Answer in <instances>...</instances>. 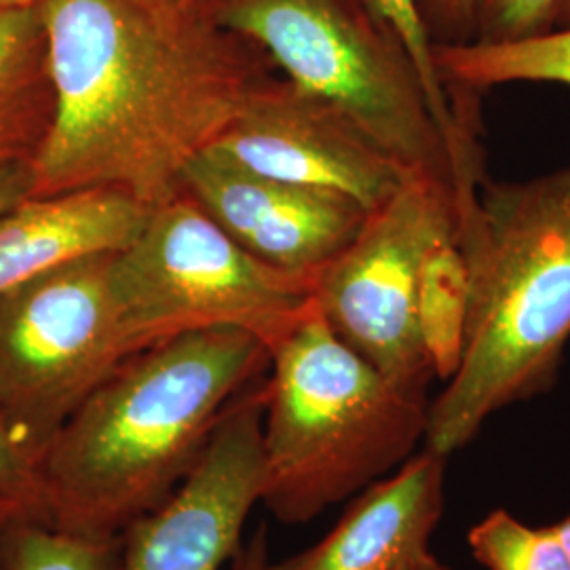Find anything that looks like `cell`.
Segmentation results:
<instances>
[{
	"mask_svg": "<svg viewBox=\"0 0 570 570\" xmlns=\"http://www.w3.org/2000/svg\"><path fill=\"white\" fill-rule=\"evenodd\" d=\"M53 119L32 195L106 188L157 207L184 195L186 165L271 77L265 56L205 7L37 0Z\"/></svg>",
	"mask_w": 570,
	"mask_h": 570,
	"instance_id": "cell-1",
	"label": "cell"
},
{
	"mask_svg": "<svg viewBox=\"0 0 570 570\" xmlns=\"http://www.w3.org/2000/svg\"><path fill=\"white\" fill-rule=\"evenodd\" d=\"M553 527L558 530V534H560V539H562V543H564V548H567L570 556V513L567 518H562L560 522H556Z\"/></svg>",
	"mask_w": 570,
	"mask_h": 570,
	"instance_id": "cell-28",
	"label": "cell"
},
{
	"mask_svg": "<svg viewBox=\"0 0 570 570\" xmlns=\"http://www.w3.org/2000/svg\"><path fill=\"white\" fill-rule=\"evenodd\" d=\"M446 459L423 450L355 494L313 548L266 570H397L429 551L444 513Z\"/></svg>",
	"mask_w": 570,
	"mask_h": 570,
	"instance_id": "cell-12",
	"label": "cell"
},
{
	"mask_svg": "<svg viewBox=\"0 0 570 570\" xmlns=\"http://www.w3.org/2000/svg\"><path fill=\"white\" fill-rule=\"evenodd\" d=\"M148 212L106 188L26 197L0 214V292L81 258L121 252Z\"/></svg>",
	"mask_w": 570,
	"mask_h": 570,
	"instance_id": "cell-13",
	"label": "cell"
},
{
	"mask_svg": "<svg viewBox=\"0 0 570 570\" xmlns=\"http://www.w3.org/2000/svg\"><path fill=\"white\" fill-rule=\"evenodd\" d=\"M468 301V263L459 230L450 228L429 245L419 275V326L440 381H449L461 362Z\"/></svg>",
	"mask_w": 570,
	"mask_h": 570,
	"instance_id": "cell-16",
	"label": "cell"
},
{
	"mask_svg": "<svg viewBox=\"0 0 570 570\" xmlns=\"http://www.w3.org/2000/svg\"><path fill=\"white\" fill-rule=\"evenodd\" d=\"M51 119L53 89L37 4L0 9V165L32 164Z\"/></svg>",
	"mask_w": 570,
	"mask_h": 570,
	"instance_id": "cell-14",
	"label": "cell"
},
{
	"mask_svg": "<svg viewBox=\"0 0 570 570\" xmlns=\"http://www.w3.org/2000/svg\"><path fill=\"white\" fill-rule=\"evenodd\" d=\"M450 228H456V204L449 188L410 176L317 271L311 289L327 327L395 387L421 400L435 374L419 326V275L429 245Z\"/></svg>",
	"mask_w": 570,
	"mask_h": 570,
	"instance_id": "cell-8",
	"label": "cell"
},
{
	"mask_svg": "<svg viewBox=\"0 0 570 570\" xmlns=\"http://www.w3.org/2000/svg\"><path fill=\"white\" fill-rule=\"evenodd\" d=\"M397 570H452L450 567H446L444 562H440L431 551L428 553H423V556H419V558H414V560H410L407 564H404L402 569Z\"/></svg>",
	"mask_w": 570,
	"mask_h": 570,
	"instance_id": "cell-25",
	"label": "cell"
},
{
	"mask_svg": "<svg viewBox=\"0 0 570 570\" xmlns=\"http://www.w3.org/2000/svg\"><path fill=\"white\" fill-rule=\"evenodd\" d=\"M157 4H165V7H176V9H197V7H205L207 0H150Z\"/></svg>",
	"mask_w": 570,
	"mask_h": 570,
	"instance_id": "cell-27",
	"label": "cell"
},
{
	"mask_svg": "<svg viewBox=\"0 0 570 570\" xmlns=\"http://www.w3.org/2000/svg\"><path fill=\"white\" fill-rule=\"evenodd\" d=\"M468 546L487 570H570L569 551L553 524L530 527L503 508L469 529Z\"/></svg>",
	"mask_w": 570,
	"mask_h": 570,
	"instance_id": "cell-18",
	"label": "cell"
},
{
	"mask_svg": "<svg viewBox=\"0 0 570 570\" xmlns=\"http://www.w3.org/2000/svg\"><path fill=\"white\" fill-rule=\"evenodd\" d=\"M207 150L265 178L343 193L367 214L416 176L285 79H268Z\"/></svg>",
	"mask_w": 570,
	"mask_h": 570,
	"instance_id": "cell-10",
	"label": "cell"
},
{
	"mask_svg": "<svg viewBox=\"0 0 570 570\" xmlns=\"http://www.w3.org/2000/svg\"><path fill=\"white\" fill-rule=\"evenodd\" d=\"M112 284L142 348L205 327H237L271 351L313 303V279L266 265L188 195L150 207L112 254Z\"/></svg>",
	"mask_w": 570,
	"mask_h": 570,
	"instance_id": "cell-6",
	"label": "cell"
},
{
	"mask_svg": "<svg viewBox=\"0 0 570 570\" xmlns=\"http://www.w3.org/2000/svg\"><path fill=\"white\" fill-rule=\"evenodd\" d=\"M9 518L0 510V570H4V529Z\"/></svg>",
	"mask_w": 570,
	"mask_h": 570,
	"instance_id": "cell-29",
	"label": "cell"
},
{
	"mask_svg": "<svg viewBox=\"0 0 570 570\" xmlns=\"http://www.w3.org/2000/svg\"><path fill=\"white\" fill-rule=\"evenodd\" d=\"M0 510L11 520L45 522L41 487L35 463L11 440L0 419Z\"/></svg>",
	"mask_w": 570,
	"mask_h": 570,
	"instance_id": "cell-20",
	"label": "cell"
},
{
	"mask_svg": "<svg viewBox=\"0 0 570 570\" xmlns=\"http://www.w3.org/2000/svg\"><path fill=\"white\" fill-rule=\"evenodd\" d=\"M140 351L112 284V254L0 292V419L16 446L37 463L70 414Z\"/></svg>",
	"mask_w": 570,
	"mask_h": 570,
	"instance_id": "cell-7",
	"label": "cell"
},
{
	"mask_svg": "<svg viewBox=\"0 0 570 570\" xmlns=\"http://www.w3.org/2000/svg\"><path fill=\"white\" fill-rule=\"evenodd\" d=\"M553 28H570V0H558L553 7L551 30Z\"/></svg>",
	"mask_w": 570,
	"mask_h": 570,
	"instance_id": "cell-26",
	"label": "cell"
},
{
	"mask_svg": "<svg viewBox=\"0 0 570 570\" xmlns=\"http://www.w3.org/2000/svg\"><path fill=\"white\" fill-rule=\"evenodd\" d=\"M32 4H37V0H0V9H21Z\"/></svg>",
	"mask_w": 570,
	"mask_h": 570,
	"instance_id": "cell-30",
	"label": "cell"
},
{
	"mask_svg": "<svg viewBox=\"0 0 570 570\" xmlns=\"http://www.w3.org/2000/svg\"><path fill=\"white\" fill-rule=\"evenodd\" d=\"M438 75L454 104L475 100L490 87L510 82H560L570 87V28L510 42L435 45Z\"/></svg>",
	"mask_w": 570,
	"mask_h": 570,
	"instance_id": "cell-15",
	"label": "cell"
},
{
	"mask_svg": "<svg viewBox=\"0 0 570 570\" xmlns=\"http://www.w3.org/2000/svg\"><path fill=\"white\" fill-rule=\"evenodd\" d=\"M32 186L35 180L30 161L0 165V214L30 197Z\"/></svg>",
	"mask_w": 570,
	"mask_h": 570,
	"instance_id": "cell-23",
	"label": "cell"
},
{
	"mask_svg": "<svg viewBox=\"0 0 570 570\" xmlns=\"http://www.w3.org/2000/svg\"><path fill=\"white\" fill-rule=\"evenodd\" d=\"M416 7L433 47L475 41L482 0H416Z\"/></svg>",
	"mask_w": 570,
	"mask_h": 570,
	"instance_id": "cell-22",
	"label": "cell"
},
{
	"mask_svg": "<svg viewBox=\"0 0 570 570\" xmlns=\"http://www.w3.org/2000/svg\"><path fill=\"white\" fill-rule=\"evenodd\" d=\"M183 190L252 256L308 279L353 242L367 218L343 193L265 178L212 150L186 165Z\"/></svg>",
	"mask_w": 570,
	"mask_h": 570,
	"instance_id": "cell-11",
	"label": "cell"
},
{
	"mask_svg": "<svg viewBox=\"0 0 570 570\" xmlns=\"http://www.w3.org/2000/svg\"><path fill=\"white\" fill-rule=\"evenodd\" d=\"M367 2L393 28L400 41L404 42L410 58L419 70V77L428 94L431 115L449 146L454 183H468L471 178H475L482 171L475 127L459 121V117L452 110L449 91L438 75V66L433 58V42L429 39L428 30L421 20L416 0H367Z\"/></svg>",
	"mask_w": 570,
	"mask_h": 570,
	"instance_id": "cell-17",
	"label": "cell"
},
{
	"mask_svg": "<svg viewBox=\"0 0 570 570\" xmlns=\"http://www.w3.org/2000/svg\"><path fill=\"white\" fill-rule=\"evenodd\" d=\"M268 355L261 503L279 522L315 520L425 442L428 400L351 351L313 303Z\"/></svg>",
	"mask_w": 570,
	"mask_h": 570,
	"instance_id": "cell-4",
	"label": "cell"
},
{
	"mask_svg": "<svg viewBox=\"0 0 570 570\" xmlns=\"http://www.w3.org/2000/svg\"><path fill=\"white\" fill-rule=\"evenodd\" d=\"M117 539H87L35 520H11L4 529V570H117Z\"/></svg>",
	"mask_w": 570,
	"mask_h": 570,
	"instance_id": "cell-19",
	"label": "cell"
},
{
	"mask_svg": "<svg viewBox=\"0 0 570 570\" xmlns=\"http://www.w3.org/2000/svg\"><path fill=\"white\" fill-rule=\"evenodd\" d=\"M266 374L228 406L178 490L119 534L117 570H223L263 494Z\"/></svg>",
	"mask_w": 570,
	"mask_h": 570,
	"instance_id": "cell-9",
	"label": "cell"
},
{
	"mask_svg": "<svg viewBox=\"0 0 570 570\" xmlns=\"http://www.w3.org/2000/svg\"><path fill=\"white\" fill-rule=\"evenodd\" d=\"M268 362L265 343L237 327L184 332L131 355L70 414L35 463L47 524L117 539L157 510Z\"/></svg>",
	"mask_w": 570,
	"mask_h": 570,
	"instance_id": "cell-2",
	"label": "cell"
},
{
	"mask_svg": "<svg viewBox=\"0 0 570 570\" xmlns=\"http://www.w3.org/2000/svg\"><path fill=\"white\" fill-rule=\"evenodd\" d=\"M220 28L254 45L285 81L454 197L449 146L404 42L367 0H207Z\"/></svg>",
	"mask_w": 570,
	"mask_h": 570,
	"instance_id": "cell-5",
	"label": "cell"
},
{
	"mask_svg": "<svg viewBox=\"0 0 570 570\" xmlns=\"http://www.w3.org/2000/svg\"><path fill=\"white\" fill-rule=\"evenodd\" d=\"M271 564L268 558V529L261 524L247 539L242 548L233 556L226 570H266Z\"/></svg>",
	"mask_w": 570,
	"mask_h": 570,
	"instance_id": "cell-24",
	"label": "cell"
},
{
	"mask_svg": "<svg viewBox=\"0 0 570 570\" xmlns=\"http://www.w3.org/2000/svg\"><path fill=\"white\" fill-rule=\"evenodd\" d=\"M558 0H482L478 42L522 41L551 30Z\"/></svg>",
	"mask_w": 570,
	"mask_h": 570,
	"instance_id": "cell-21",
	"label": "cell"
},
{
	"mask_svg": "<svg viewBox=\"0 0 570 570\" xmlns=\"http://www.w3.org/2000/svg\"><path fill=\"white\" fill-rule=\"evenodd\" d=\"M456 230L469 275L463 353L429 402L425 431V449L444 459L556 383L570 341V167L484 178Z\"/></svg>",
	"mask_w": 570,
	"mask_h": 570,
	"instance_id": "cell-3",
	"label": "cell"
}]
</instances>
